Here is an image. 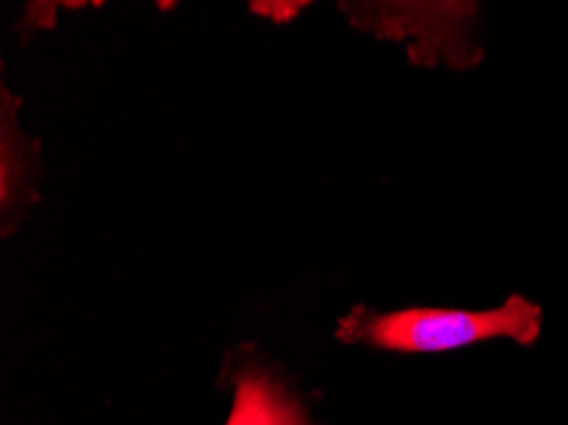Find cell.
<instances>
[{
  "instance_id": "6da1fadb",
  "label": "cell",
  "mask_w": 568,
  "mask_h": 425,
  "mask_svg": "<svg viewBox=\"0 0 568 425\" xmlns=\"http://www.w3.org/2000/svg\"><path fill=\"white\" fill-rule=\"evenodd\" d=\"M540 324L544 308L515 293L503 306L485 311L400 308L377 314L357 306L339 321L337 336L347 344L359 342L385 352L436 354L489 340L532 344L540 336Z\"/></svg>"
},
{
  "instance_id": "7a4b0ae2",
  "label": "cell",
  "mask_w": 568,
  "mask_h": 425,
  "mask_svg": "<svg viewBox=\"0 0 568 425\" xmlns=\"http://www.w3.org/2000/svg\"><path fill=\"white\" fill-rule=\"evenodd\" d=\"M227 425H306V418L278 380L263 370H251L237 377Z\"/></svg>"
}]
</instances>
